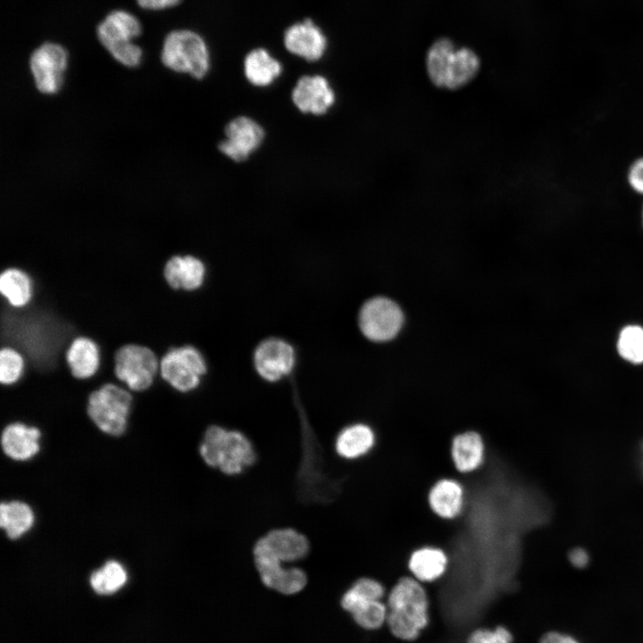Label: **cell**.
Instances as JSON below:
<instances>
[{"mask_svg": "<svg viewBox=\"0 0 643 643\" xmlns=\"http://www.w3.org/2000/svg\"><path fill=\"white\" fill-rule=\"evenodd\" d=\"M425 67L430 82L445 90H457L472 82L480 68L477 53L467 46H456L443 37L436 39L425 56Z\"/></svg>", "mask_w": 643, "mask_h": 643, "instance_id": "6da1fadb", "label": "cell"}, {"mask_svg": "<svg viewBox=\"0 0 643 643\" xmlns=\"http://www.w3.org/2000/svg\"><path fill=\"white\" fill-rule=\"evenodd\" d=\"M387 622L402 639L416 638L428 623V597L422 582L413 576L397 580L388 598Z\"/></svg>", "mask_w": 643, "mask_h": 643, "instance_id": "7a4b0ae2", "label": "cell"}, {"mask_svg": "<svg viewBox=\"0 0 643 643\" xmlns=\"http://www.w3.org/2000/svg\"><path fill=\"white\" fill-rule=\"evenodd\" d=\"M199 453L208 466L229 476L240 474L257 457L252 442L243 432L216 424L205 430Z\"/></svg>", "mask_w": 643, "mask_h": 643, "instance_id": "3957f363", "label": "cell"}, {"mask_svg": "<svg viewBox=\"0 0 643 643\" xmlns=\"http://www.w3.org/2000/svg\"><path fill=\"white\" fill-rule=\"evenodd\" d=\"M162 65L175 73L188 74L201 79L211 67V54L204 35L194 29L181 28L169 31L160 52Z\"/></svg>", "mask_w": 643, "mask_h": 643, "instance_id": "277c9868", "label": "cell"}, {"mask_svg": "<svg viewBox=\"0 0 643 643\" xmlns=\"http://www.w3.org/2000/svg\"><path fill=\"white\" fill-rule=\"evenodd\" d=\"M133 395L127 387L107 383L88 396L87 413L103 433L121 436L129 427Z\"/></svg>", "mask_w": 643, "mask_h": 643, "instance_id": "5b68a950", "label": "cell"}, {"mask_svg": "<svg viewBox=\"0 0 643 643\" xmlns=\"http://www.w3.org/2000/svg\"><path fill=\"white\" fill-rule=\"evenodd\" d=\"M208 372L204 353L192 345L171 348L160 359V375L182 393L196 390Z\"/></svg>", "mask_w": 643, "mask_h": 643, "instance_id": "8992f818", "label": "cell"}, {"mask_svg": "<svg viewBox=\"0 0 643 643\" xmlns=\"http://www.w3.org/2000/svg\"><path fill=\"white\" fill-rule=\"evenodd\" d=\"M70 65V53L62 44L45 41L29 54L28 69L36 88L43 94L57 93Z\"/></svg>", "mask_w": 643, "mask_h": 643, "instance_id": "52a82bcc", "label": "cell"}, {"mask_svg": "<svg viewBox=\"0 0 643 643\" xmlns=\"http://www.w3.org/2000/svg\"><path fill=\"white\" fill-rule=\"evenodd\" d=\"M384 594L385 589L379 580L360 578L343 595L341 605L361 627L377 629L387 620L388 610L380 601Z\"/></svg>", "mask_w": 643, "mask_h": 643, "instance_id": "ba28073f", "label": "cell"}, {"mask_svg": "<svg viewBox=\"0 0 643 643\" xmlns=\"http://www.w3.org/2000/svg\"><path fill=\"white\" fill-rule=\"evenodd\" d=\"M114 362L116 377L131 392L147 389L160 374V359L153 350L141 345L128 344L120 347Z\"/></svg>", "mask_w": 643, "mask_h": 643, "instance_id": "9c48e42d", "label": "cell"}, {"mask_svg": "<svg viewBox=\"0 0 643 643\" xmlns=\"http://www.w3.org/2000/svg\"><path fill=\"white\" fill-rule=\"evenodd\" d=\"M404 323V314L393 300L376 296L367 300L358 314V325L363 335L373 342L394 338Z\"/></svg>", "mask_w": 643, "mask_h": 643, "instance_id": "30bf717a", "label": "cell"}, {"mask_svg": "<svg viewBox=\"0 0 643 643\" xmlns=\"http://www.w3.org/2000/svg\"><path fill=\"white\" fill-rule=\"evenodd\" d=\"M253 556L263 583L280 593L300 592L307 583L305 572L298 567H284V564L255 543Z\"/></svg>", "mask_w": 643, "mask_h": 643, "instance_id": "8fae6325", "label": "cell"}, {"mask_svg": "<svg viewBox=\"0 0 643 643\" xmlns=\"http://www.w3.org/2000/svg\"><path fill=\"white\" fill-rule=\"evenodd\" d=\"M253 362L261 378L275 382L291 373L296 363V354L292 345L286 340L270 337L257 345Z\"/></svg>", "mask_w": 643, "mask_h": 643, "instance_id": "7c38bea8", "label": "cell"}, {"mask_svg": "<svg viewBox=\"0 0 643 643\" xmlns=\"http://www.w3.org/2000/svg\"><path fill=\"white\" fill-rule=\"evenodd\" d=\"M282 43L288 53L310 63L321 60L328 47L325 33L310 18L288 26L282 35Z\"/></svg>", "mask_w": 643, "mask_h": 643, "instance_id": "4fadbf2b", "label": "cell"}, {"mask_svg": "<svg viewBox=\"0 0 643 643\" xmlns=\"http://www.w3.org/2000/svg\"><path fill=\"white\" fill-rule=\"evenodd\" d=\"M225 138L218 148L234 162L246 160L262 145L264 138L263 127L247 116H238L225 127Z\"/></svg>", "mask_w": 643, "mask_h": 643, "instance_id": "5bb4252c", "label": "cell"}, {"mask_svg": "<svg viewBox=\"0 0 643 643\" xmlns=\"http://www.w3.org/2000/svg\"><path fill=\"white\" fill-rule=\"evenodd\" d=\"M296 107L304 113L322 115L335 102V93L328 79L319 74L300 77L291 94Z\"/></svg>", "mask_w": 643, "mask_h": 643, "instance_id": "9a60e30c", "label": "cell"}, {"mask_svg": "<svg viewBox=\"0 0 643 643\" xmlns=\"http://www.w3.org/2000/svg\"><path fill=\"white\" fill-rule=\"evenodd\" d=\"M96 33L99 43L107 51L111 47L136 41L143 33V26L133 13L115 9L97 24Z\"/></svg>", "mask_w": 643, "mask_h": 643, "instance_id": "2e32d148", "label": "cell"}, {"mask_svg": "<svg viewBox=\"0 0 643 643\" xmlns=\"http://www.w3.org/2000/svg\"><path fill=\"white\" fill-rule=\"evenodd\" d=\"M163 275L171 288L196 291L205 283L207 264L193 255H173L166 262Z\"/></svg>", "mask_w": 643, "mask_h": 643, "instance_id": "e0dca14e", "label": "cell"}, {"mask_svg": "<svg viewBox=\"0 0 643 643\" xmlns=\"http://www.w3.org/2000/svg\"><path fill=\"white\" fill-rule=\"evenodd\" d=\"M283 564L305 558L310 550L308 539L291 528L269 530L255 542Z\"/></svg>", "mask_w": 643, "mask_h": 643, "instance_id": "ac0fdd59", "label": "cell"}, {"mask_svg": "<svg viewBox=\"0 0 643 643\" xmlns=\"http://www.w3.org/2000/svg\"><path fill=\"white\" fill-rule=\"evenodd\" d=\"M40 430L22 421L8 422L2 431L4 453L15 461H28L40 450Z\"/></svg>", "mask_w": 643, "mask_h": 643, "instance_id": "d6986e66", "label": "cell"}, {"mask_svg": "<svg viewBox=\"0 0 643 643\" xmlns=\"http://www.w3.org/2000/svg\"><path fill=\"white\" fill-rule=\"evenodd\" d=\"M428 503L431 511L439 518L454 520L461 515L464 508V487L459 480L442 478L430 488Z\"/></svg>", "mask_w": 643, "mask_h": 643, "instance_id": "ffe728a7", "label": "cell"}, {"mask_svg": "<svg viewBox=\"0 0 643 643\" xmlns=\"http://www.w3.org/2000/svg\"><path fill=\"white\" fill-rule=\"evenodd\" d=\"M450 454L456 471L469 474L484 463L487 448L483 437L476 430H466L452 438Z\"/></svg>", "mask_w": 643, "mask_h": 643, "instance_id": "44dd1931", "label": "cell"}, {"mask_svg": "<svg viewBox=\"0 0 643 643\" xmlns=\"http://www.w3.org/2000/svg\"><path fill=\"white\" fill-rule=\"evenodd\" d=\"M377 443L374 429L364 422H354L344 427L338 434L335 450L338 456L348 461L369 455Z\"/></svg>", "mask_w": 643, "mask_h": 643, "instance_id": "7402d4cb", "label": "cell"}, {"mask_svg": "<svg viewBox=\"0 0 643 643\" xmlns=\"http://www.w3.org/2000/svg\"><path fill=\"white\" fill-rule=\"evenodd\" d=\"M448 565L447 553L435 546H423L414 549L407 562L409 572L421 582H432L441 578Z\"/></svg>", "mask_w": 643, "mask_h": 643, "instance_id": "603a6c76", "label": "cell"}, {"mask_svg": "<svg viewBox=\"0 0 643 643\" xmlns=\"http://www.w3.org/2000/svg\"><path fill=\"white\" fill-rule=\"evenodd\" d=\"M282 70L280 62L264 47L253 48L244 57V75L255 87L270 86Z\"/></svg>", "mask_w": 643, "mask_h": 643, "instance_id": "cb8c5ba5", "label": "cell"}, {"mask_svg": "<svg viewBox=\"0 0 643 643\" xmlns=\"http://www.w3.org/2000/svg\"><path fill=\"white\" fill-rule=\"evenodd\" d=\"M66 361L75 378L80 380L90 378L99 368L98 346L88 338H76L67 350Z\"/></svg>", "mask_w": 643, "mask_h": 643, "instance_id": "d4e9b609", "label": "cell"}, {"mask_svg": "<svg viewBox=\"0 0 643 643\" xmlns=\"http://www.w3.org/2000/svg\"><path fill=\"white\" fill-rule=\"evenodd\" d=\"M35 514L25 502H3L0 506V526L11 539H18L33 527Z\"/></svg>", "mask_w": 643, "mask_h": 643, "instance_id": "484cf974", "label": "cell"}, {"mask_svg": "<svg viewBox=\"0 0 643 643\" xmlns=\"http://www.w3.org/2000/svg\"><path fill=\"white\" fill-rule=\"evenodd\" d=\"M0 294L14 307L26 305L32 296V283L29 275L17 268L0 273Z\"/></svg>", "mask_w": 643, "mask_h": 643, "instance_id": "4316f807", "label": "cell"}, {"mask_svg": "<svg viewBox=\"0 0 643 643\" xmlns=\"http://www.w3.org/2000/svg\"><path fill=\"white\" fill-rule=\"evenodd\" d=\"M127 580L128 574L124 566L116 560H109L91 573L89 582L96 593L110 595L121 589Z\"/></svg>", "mask_w": 643, "mask_h": 643, "instance_id": "83f0119b", "label": "cell"}, {"mask_svg": "<svg viewBox=\"0 0 643 643\" xmlns=\"http://www.w3.org/2000/svg\"><path fill=\"white\" fill-rule=\"evenodd\" d=\"M617 349L625 360L633 363H643V328L630 325L621 331Z\"/></svg>", "mask_w": 643, "mask_h": 643, "instance_id": "f1b7e54d", "label": "cell"}, {"mask_svg": "<svg viewBox=\"0 0 643 643\" xmlns=\"http://www.w3.org/2000/svg\"><path fill=\"white\" fill-rule=\"evenodd\" d=\"M25 361L20 352L12 347L0 348V383L12 385L21 377Z\"/></svg>", "mask_w": 643, "mask_h": 643, "instance_id": "f546056e", "label": "cell"}, {"mask_svg": "<svg viewBox=\"0 0 643 643\" xmlns=\"http://www.w3.org/2000/svg\"><path fill=\"white\" fill-rule=\"evenodd\" d=\"M512 635L503 627L494 630H477L469 638L467 643H511Z\"/></svg>", "mask_w": 643, "mask_h": 643, "instance_id": "4dcf8cb0", "label": "cell"}, {"mask_svg": "<svg viewBox=\"0 0 643 643\" xmlns=\"http://www.w3.org/2000/svg\"><path fill=\"white\" fill-rule=\"evenodd\" d=\"M628 182L630 188L643 195V157L635 160L628 171Z\"/></svg>", "mask_w": 643, "mask_h": 643, "instance_id": "1f68e13d", "label": "cell"}, {"mask_svg": "<svg viewBox=\"0 0 643 643\" xmlns=\"http://www.w3.org/2000/svg\"><path fill=\"white\" fill-rule=\"evenodd\" d=\"M138 6L149 12H163L180 6L184 0H136Z\"/></svg>", "mask_w": 643, "mask_h": 643, "instance_id": "d6a6232c", "label": "cell"}, {"mask_svg": "<svg viewBox=\"0 0 643 643\" xmlns=\"http://www.w3.org/2000/svg\"><path fill=\"white\" fill-rule=\"evenodd\" d=\"M568 559L571 564L575 568L583 569L589 564V555L585 549L576 547L569 552Z\"/></svg>", "mask_w": 643, "mask_h": 643, "instance_id": "836d02e7", "label": "cell"}, {"mask_svg": "<svg viewBox=\"0 0 643 643\" xmlns=\"http://www.w3.org/2000/svg\"><path fill=\"white\" fill-rule=\"evenodd\" d=\"M539 643H580L572 635L560 631H548L544 634Z\"/></svg>", "mask_w": 643, "mask_h": 643, "instance_id": "e575fe53", "label": "cell"}, {"mask_svg": "<svg viewBox=\"0 0 643 643\" xmlns=\"http://www.w3.org/2000/svg\"><path fill=\"white\" fill-rule=\"evenodd\" d=\"M94 237H115V236H94ZM77 238H93V237H77Z\"/></svg>", "mask_w": 643, "mask_h": 643, "instance_id": "d590c367", "label": "cell"}, {"mask_svg": "<svg viewBox=\"0 0 643 643\" xmlns=\"http://www.w3.org/2000/svg\"><path fill=\"white\" fill-rule=\"evenodd\" d=\"M641 217H642V224H643V205H642Z\"/></svg>", "mask_w": 643, "mask_h": 643, "instance_id": "8d00e7d4", "label": "cell"}]
</instances>
